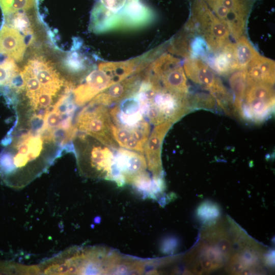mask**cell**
I'll use <instances>...</instances> for the list:
<instances>
[{
    "mask_svg": "<svg viewBox=\"0 0 275 275\" xmlns=\"http://www.w3.org/2000/svg\"><path fill=\"white\" fill-rule=\"evenodd\" d=\"M20 129L14 127L9 131L0 153V183L15 189L25 187L45 173L64 149L42 125Z\"/></svg>",
    "mask_w": 275,
    "mask_h": 275,
    "instance_id": "cell-1",
    "label": "cell"
},
{
    "mask_svg": "<svg viewBox=\"0 0 275 275\" xmlns=\"http://www.w3.org/2000/svg\"><path fill=\"white\" fill-rule=\"evenodd\" d=\"M20 76L16 94H22L30 114L43 117L70 93L73 86L51 61L40 55L35 54L27 61L20 69Z\"/></svg>",
    "mask_w": 275,
    "mask_h": 275,
    "instance_id": "cell-2",
    "label": "cell"
},
{
    "mask_svg": "<svg viewBox=\"0 0 275 275\" xmlns=\"http://www.w3.org/2000/svg\"><path fill=\"white\" fill-rule=\"evenodd\" d=\"M112 123L106 106L90 102L78 115L75 126L77 131L93 138L106 146L117 148V144L111 131Z\"/></svg>",
    "mask_w": 275,
    "mask_h": 275,
    "instance_id": "cell-3",
    "label": "cell"
},
{
    "mask_svg": "<svg viewBox=\"0 0 275 275\" xmlns=\"http://www.w3.org/2000/svg\"><path fill=\"white\" fill-rule=\"evenodd\" d=\"M192 19L203 34L209 47L216 52L230 43V32L224 22L209 9L203 0H194Z\"/></svg>",
    "mask_w": 275,
    "mask_h": 275,
    "instance_id": "cell-4",
    "label": "cell"
},
{
    "mask_svg": "<svg viewBox=\"0 0 275 275\" xmlns=\"http://www.w3.org/2000/svg\"><path fill=\"white\" fill-rule=\"evenodd\" d=\"M186 76L194 82L207 88L216 97L219 105L230 99L227 90L209 66L201 59L190 58L183 65Z\"/></svg>",
    "mask_w": 275,
    "mask_h": 275,
    "instance_id": "cell-5",
    "label": "cell"
},
{
    "mask_svg": "<svg viewBox=\"0 0 275 275\" xmlns=\"http://www.w3.org/2000/svg\"><path fill=\"white\" fill-rule=\"evenodd\" d=\"M186 97L170 91L160 84L153 98L142 104L154 106L163 116L166 121L174 123L187 112Z\"/></svg>",
    "mask_w": 275,
    "mask_h": 275,
    "instance_id": "cell-6",
    "label": "cell"
},
{
    "mask_svg": "<svg viewBox=\"0 0 275 275\" xmlns=\"http://www.w3.org/2000/svg\"><path fill=\"white\" fill-rule=\"evenodd\" d=\"M172 124L165 121L156 125L144 146L148 170L156 178L162 179L161 146L163 139Z\"/></svg>",
    "mask_w": 275,
    "mask_h": 275,
    "instance_id": "cell-7",
    "label": "cell"
},
{
    "mask_svg": "<svg viewBox=\"0 0 275 275\" xmlns=\"http://www.w3.org/2000/svg\"><path fill=\"white\" fill-rule=\"evenodd\" d=\"M114 84L104 71L99 69L94 70L74 90V102L77 105H83Z\"/></svg>",
    "mask_w": 275,
    "mask_h": 275,
    "instance_id": "cell-8",
    "label": "cell"
},
{
    "mask_svg": "<svg viewBox=\"0 0 275 275\" xmlns=\"http://www.w3.org/2000/svg\"><path fill=\"white\" fill-rule=\"evenodd\" d=\"M139 84V77L138 75L126 78L99 93L90 102L106 106L119 103L135 92Z\"/></svg>",
    "mask_w": 275,
    "mask_h": 275,
    "instance_id": "cell-9",
    "label": "cell"
},
{
    "mask_svg": "<svg viewBox=\"0 0 275 275\" xmlns=\"http://www.w3.org/2000/svg\"><path fill=\"white\" fill-rule=\"evenodd\" d=\"M26 38L21 32L5 23L0 29V51L21 62L29 41Z\"/></svg>",
    "mask_w": 275,
    "mask_h": 275,
    "instance_id": "cell-10",
    "label": "cell"
},
{
    "mask_svg": "<svg viewBox=\"0 0 275 275\" xmlns=\"http://www.w3.org/2000/svg\"><path fill=\"white\" fill-rule=\"evenodd\" d=\"M274 61L259 54L245 69L247 85L263 82L272 86L274 83Z\"/></svg>",
    "mask_w": 275,
    "mask_h": 275,
    "instance_id": "cell-11",
    "label": "cell"
},
{
    "mask_svg": "<svg viewBox=\"0 0 275 275\" xmlns=\"http://www.w3.org/2000/svg\"><path fill=\"white\" fill-rule=\"evenodd\" d=\"M118 14L121 22L128 26H137L149 21L152 13L141 0H130Z\"/></svg>",
    "mask_w": 275,
    "mask_h": 275,
    "instance_id": "cell-12",
    "label": "cell"
},
{
    "mask_svg": "<svg viewBox=\"0 0 275 275\" xmlns=\"http://www.w3.org/2000/svg\"><path fill=\"white\" fill-rule=\"evenodd\" d=\"M120 22L118 14L114 13L98 2L91 12L89 30L96 33H102L117 26Z\"/></svg>",
    "mask_w": 275,
    "mask_h": 275,
    "instance_id": "cell-13",
    "label": "cell"
},
{
    "mask_svg": "<svg viewBox=\"0 0 275 275\" xmlns=\"http://www.w3.org/2000/svg\"><path fill=\"white\" fill-rule=\"evenodd\" d=\"M157 78L165 89L182 96H187L188 92L187 79L184 70L180 64L171 68Z\"/></svg>",
    "mask_w": 275,
    "mask_h": 275,
    "instance_id": "cell-14",
    "label": "cell"
},
{
    "mask_svg": "<svg viewBox=\"0 0 275 275\" xmlns=\"http://www.w3.org/2000/svg\"><path fill=\"white\" fill-rule=\"evenodd\" d=\"M233 53L237 70L246 69L249 64L260 54L250 41L243 36L234 43Z\"/></svg>",
    "mask_w": 275,
    "mask_h": 275,
    "instance_id": "cell-15",
    "label": "cell"
},
{
    "mask_svg": "<svg viewBox=\"0 0 275 275\" xmlns=\"http://www.w3.org/2000/svg\"><path fill=\"white\" fill-rule=\"evenodd\" d=\"M234 43L231 42L216 51L212 61V67L218 73L225 75L237 70L234 53Z\"/></svg>",
    "mask_w": 275,
    "mask_h": 275,
    "instance_id": "cell-16",
    "label": "cell"
},
{
    "mask_svg": "<svg viewBox=\"0 0 275 275\" xmlns=\"http://www.w3.org/2000/svg\"><path fill=\"white\" fill-rule=\"evenodd\" d=\"M135 61L124 62H105L99 65L98 69L104 71L114 84L127 78L136 67Z\"/></svg>",
    "mask_w": 275,
    "mask_h": 275,
    "instance_id": "cell-17",
    "label": "cell"
},
{
    "mask_svg": "<svg viewBox=\"0 0 275 275\" xmlns=\"http://www.w3.org/2000/svg\"><path fill=\"white\" fill-rule=\"evenodd\" d=\"M229 82L235 95L234 108L239 112L247 86L245 69L234 71L230 78Z\"/></svg>",
    "mask_w": 275,
    "mask_h": 275,
    "instance_id": "cell-18",
    "label": "cell"
},
{
    "mask_svg": "<svg viewBox=\"0 0 275 275\" xmlns=\"http://www.w3.org/2000/svg\"><path fill=\"white\" fill-rule=\"evenodd\" d=\"M111 131L114 139L119 146L143 153L144 146L132 137L131 133L129 130L119 127L113 122L111 126Z\"/></svg>",
    "mask_w": 275,
    "mask_h": 275,
    "instance_id": "cell-19",
    "label": "cell"
},
{
    "mask_svg": "<svg viewBox=\"0 0 275 275\" xmlns=\"http://www.w3.org/2000/svg\"><path fill=\"white\" fill-rule=\"evenodd\" d=\"M39 0H0L3 16L17 11H27L38 8Z\"/></svg>",
    "mask_w": 275,
    "mask_h": 275,
    "instance_id": "cell-20",
    "label": "cell"
},
{
    "mask_svg": "<svg viewBox=\"0 0 275 275\" xmlns=\"http://www.w3.org/2000/svg\"><path fill=\"white\" fill-rule=\"evenodd\" d=\"M64 66L71 73H80L84 71L86 68V60L77 51H71L67 57Z\"/></svg>",
    "mask_w": 275,
    "mask_h": 275,
    "instance_id": "cell-21",
    "label": "cell"
},
{
    "mask_svg": "<svg viewBox=\"0 0 275 275\" xmlns=\"http://www.w3.org/2000/svg\"><path fill=\"white\" fill-rule=\"evenodd\" d=\"M208 46V44L204 39L200 37L197 38L191 44L190 51L191 54L193 55L191 58H197L199 56H203L206 52Z\"/></svg>",
    "mask_w": 275,
    "mask_h": 275,
    "instance_id": "cell-22",
    "label": "cell"
},
{
    "mask_svg": "<svg viewBox=\"0 0 275 275\" xmlns=\"http://www.w3.org/2000/svg\"><path fill=\"white\" fill-rule=\"evenodd\" d=\"M127 0H100V2L108 10L119 14L125 6Z\"/></svg>",
    "mask_w": 275,
    "mask_h": 275,
    "instance_id": "cell-23",
    "label": "cell"
},
{
    "mask_svg": "<svg viewBox=\"0 0 275 275\" xmlns=\"http://www.w3.org/2000/svg\"><path fill=\"white\" fill-rule=\"evenodd\" d=\"M127 1H130V0H127Z\"/></svg>",
    "mask_w": 275,
    "mask_h": 275,
    "instance_id": "cell-24",
    "label": "cell"
}]
</instances>
